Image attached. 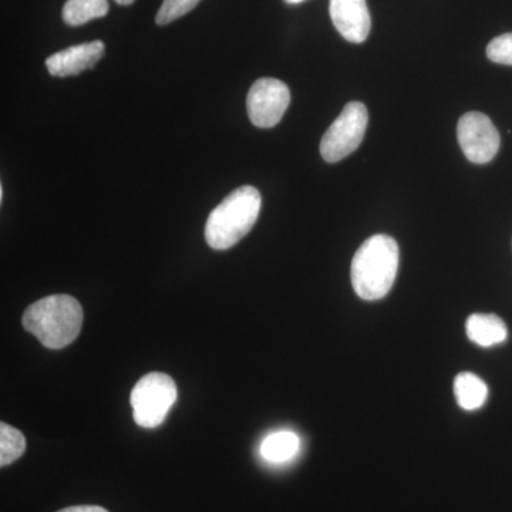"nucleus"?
I'll return each mask as SVG.
<instances>
[{
    "label": "nucleus",
    "mask_w": 512,
    "mask_h": 512,
    "mask_svg": "<svg viewBox=\"0 0 512 512\" xmlns=\"http://www.w3.org/2000/svg\"><path fill=\"white\" fill-rule=\"evenodd\" d=\"M330 18L336 30L350 43H363L372 29L366 0H330Z\"/></svg>",
    "instance_id": "obj_8"
},
{
    "label": "nucleus",
    "mask_w": 512,
    "mask_h": 512,
    "mask_svg": "<svg viewBox=\"0 0 512 512\" xmlns=\"http://www.w3.org/2000/svg\"><path fill=\"white\" fill-rule=\"evenodd\" d=\"M83 308L70 295H50L26 309L23 326L49 349H63L79 336Z\"/></svg>",
    "instance_id": "obj_2"
},
{
    "label": "nucleus",
    "mask_w": 512,
    "mask_h": 512,
    "mask_svg": "<svg viewBox=\"0 0 512 512\" xmlns=\"http://www.w3.org/2000/svg\"><path fill=\"white\" fill-rule=\"evenodd\" d=\"M177 396V384L165 373L141 377L130 394L134 421L144 429L160 426L177 402Z\"/></svg>",
    "instance_id": "obj_4"
},
{
    "label": "nucleus",
    "mask_w": 512,
    "mask_h": 512,
    "mask_svg": "<svg viewBox=\"0 0 512 512\" xmlns=\"http://www.w3.org/2000/svg\"><path fill=\"white\" fill-rule=\"evenodd\" d=\"M261 194L251 185H244L211 211L205 224V241L215 251L237 245L251 231L261 211Z\"/></svg>",
    "instance_id": "obj_3"
},
{
    "label": "nucleus",
    "mask_w": 512,
    "mask_h": 512,
    "mask_svg": "<svg viewBox=\"0 0 512 512\" xmlns=\"http://www.w3.org/2000/svg\"><path fill=\"white\" fill-rule=\"evenodd\" d=\"M468 339L483 348L503 343L508 336V329L500 316L493 313H474L467 319Z\"/></svg>",
    "instance_id": "obj_10"
},
{
    "label": "nucleus",
    "mask_w": 512,
    "mask_h": 512,
    "mask_svg": "<svg viewBox=\"0 0 512 512\" xmlns=\"http://www.w3.org/2000/svg\"><path fill=\"white\" fill-rule=\"evenodd\" d=\"M26 450V439L18 429L9 424H0V466L15 463Z\"/></svg>",
    "instance_id": "obj_14"
},
{
    "label": "nucleus",
    "mask_w": 512,
    "mask_h": 512,
    "mask_svg": "<svg viewBox=\"0 0 512 512\" xmlns=\"http://www.w3.org/2000/svg\"><path fill=\"white\" fill-rule=\"evenodd\" d=\"M106 52V46L101 40L82 43L57 52L46 59L49 73L55 77L77 76V74L93 69Z\"/></svg>",
    "instance_id": "obj_9"
},
{
    "label": "nucleus",
    "mask_w": 512,
    "mask_h": 512,
    "mask_svg": "<svg viewBox=\"0 0 512 512\" xmlns=\"http://www.w3.org/2000/svg\"><path fill=\"white\" fill-rule=\"evenodd\" d=\"M288 5H299V3L305 2V0H284Z\"/></svg>",
    "instance_id": "obj_19"
},
{
    "label": "nucleus",
    "mask_w": 512,
    "mask_h": 512,
    "mask_svg": "<svg viewBox=\"0 0 512 512\" xmlns=\"http://www.w3.org/2000/svg\"><path fill=\"white\" fill-rule=\"evenodd\" d=\"M458 143L474 164L490 163L500 150V134L490 117L478 111L464 114L458 121Z\"/></svg>",
    "instance_id": "obj_7"
},
{
    "label": "nucleus",
    "mask_w": 512,
    "mask_h": 512,
    "mask_svg": "<svg viewBox=\"0 0 512 512\" xmlns=\"http://www.w3.org/2000/svg\"><path fill=\"white\" fill-rule=\"evenodd\" d=\"M57 512H109L99 505H76V507L64 508Z\"/></svg>",
    "instance_id": "obj_17"
},
{
    "label": "nucleus",
    "mask_w": 512,
    "mask_h": 512,
    "mask_svg": "<svg viewBox=\"0 0 512 512\" xmlns=\"http://www.w3.org/2000/svg\"><path fill=\"white\" fill-rule=\"evenodd\" d=\"M399 245L389 235H375L357 249L352 262L353 289L365 301H379L390 292L399 269Z\"/></svg>",
    "instance_id": "obj_1"
},
{
    "label": "nucleus",
    "mask_w": 512,
    "mask_h": 512,
    "mask_svg": "<svg viewBox=\"0 0 512 512\" xmlns=\"http://www.w3.org/2000/svg\"><path fill=\"white\" fill-rule=\"evenodd\" d=\"M116 2L119 3V5L121 6H128L133 5L134 0H116Z\"/></svg>",
    "instance_id": "obj_18"
},
{
    "label": "nucleus",
    "mask_w": 512,
    "mask_h": 512,
    "mask_svg": "<svg viewBox=\"0 0 512 512\" xmlns=\"http://www.w3.org/2000/svg\"><path fill=\"white\" fill-rule=\"evenodd\" d=\"M299 447L301 440L293 431H276L262 441L261 456L271 463H285L298 454Z\"/></svg>",
    "instance_id": "obj_11"
},
{
    "label": "nucleus",
    "mask_w": 512,
    "mask_h": 512,
    "mask_svg": "<svg viewBox=\"0 0 512 512\" xmlns=\"http://www.w3.org/2000/svg\"><path fill=\"white\" fill-rule=\"evenodd\" d=\"M201 0H164L156 16L157 25L164 26L190 13Z\"/></svg>",
    "instance_id": "obj_15"
},
{
    "label": "nucleus",
    "mask_w": 512,
    "mask_h": 512,
    "mask_svg": "<svg viewBox=\"0 0 512 512\" xmlns=\"http://www.w3.org/2000/svg\"><path fill=\"white\" fill-rule=\"evenodd\" d=\"M454 394H456L458 406L471 412L483 406L487 400L488 387L473 373H460L454 380Z\"/></svg>",
    "instance_id": "obj_12"
},
{
    "label": "nucleus",
    "mask_w": 512,
    "mask_h": 512,
    "mask_svg": "<svg viewBox=\"0 0 512 512\" xmlns=\"http://www.w3.org/2000/svg\"><path fill=\"white\" fill-rule=\"evenodd\" d=\"M487 56L491 62L512 66V33H505L491 40L487 47Z\"/></svg>",
    "instance_id": "obj_16"
},
{
    "label": "nucleus",
    "mask_w": 512,
    "mask_h": 512,
    "mask_svg": "<svg viewBox=\"0 0 512 512\" xmlns=\"http://www.w3.org/2000/svg\"><path fill=\"white\" fill-rule=\"evenodd\" d=\"M369 111L360 101H352L323 134L320 156L328 163H338L357 150L365 137Z\"/></svg>",
    "instance_id": "obj_5"
},
{
    "label": "nucleus",
    "mask_w": 512,
    "mask_h": 512,
    "mask_svg": "<svg viewBox=\"0 0 512 512\" xmlns=\"http://www.w3.org/2000/svg\"><path fill=\"white\" fill-rule=\"evenodd\" d=\"M109 0H67L63 6V20L69 26H82L109 13Z\"/></svg>",
    "instance_id": "obj_13"
},
{
    "label": "nucleus",
    "mask_w": 512,
    "mask_h": 512,
    "mask_svg": "<svg viewBox=\"0 0 512 512\" xmlns=\"http://www.w3.org/2000/svg\"><path fill=\"white\" fill-rule=\"evenodd\" d=\"M291 103V92L284 82L272 77L256 80L249 89L248 116L259 128L275 127Z\"/></svg>",
    "instance_id": "obj_6"
}]
</instances>
